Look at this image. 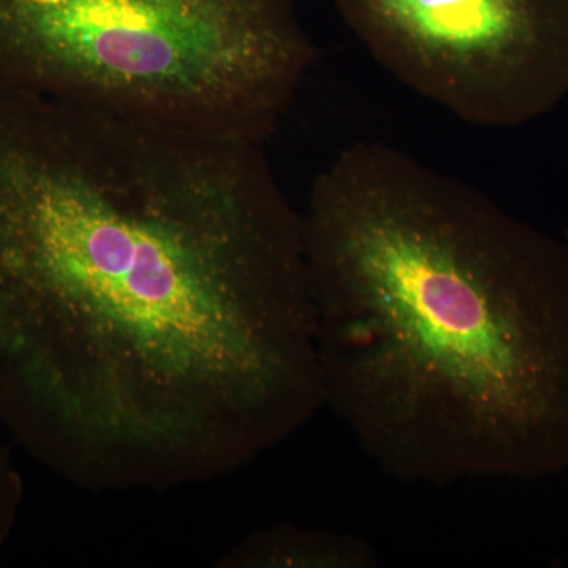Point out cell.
<instances>
[{"mask_svg":"<svg viewBox=\"0 0 568 568\" xmlns=\"http://www.w3.org/2000/svg\"><path fill=\"white\" fill-rule=\"evenodd\" d=\"M324 407L263 145L0 84V426L84 491L219 480Z\"/></svg>","mask_w":568,"mask_h":568,"instance_id":"6da1fadb","label":"cell"},{"mask_svg":"<svg viewBox=\"0 0 568 568\" xmlns=\"http://www.w3.org/2000/svg\"><path fill=\"white\" fill-rule=\"evenodd\" d=\"M302 230L324 407L381 474L568 473V242L379 141L316 175Z\"/></svg>","mask_w":568,"mask_h":568,"instance_id":"7a4b0ae2","label":"cell"},{"mask_svg":"<svg viewBox=\"0 0 568 568\" xmlns=\"http://www.w3.org/2000/svg\"><path fill=\"white\" fill-rule=\"evenodd\" d=\"M317 59L294 0H0V84L267 145Z\"/></svg>","mask_w":568,"mask_h":568,"instance_id":"3957f363","label":"cell"},{"mask_svg":"<svg viewBox=\"0 0 568 568\" xmlns=\"http://www.w3.org/2000/svg\"><path fill=\"white\" fill-rule=\"evenodd\" d=\"M334 6L377 65L470 125H526L568 97V0Z\"/></svg>","mask_w":568,"mask_h":568,"instance_id":"277c9868","label":"cell"},{"mask_svg":"<svg viewBox=\"0 0 568 568\" xmlns=\"http://www.w3.org/2000/svg\"><path fill=\"white\" fill-rule=\"evenodd\" d=\"M376 548L358 534L320 526H265L235 541L219 559L226 568H375Z\"/></svg>","mask_w":568,"mask_h":568,"instance_id":"5b68a950","label":"cell"},{"mask_svg":"<svg viewBox=\"0 0 568 568\" xmlns=\"http://www.w3.org/2000/svg\"><path fill=\"white\" fill-rule=\"evenodd\" d=\"M24 500V480L13 462L10 447L0 443V548L7 544Z\"/></svg>","mask_w":568,"mask_h":568,"instance_id":"8992f818","label":"cell"}]
</instances>
